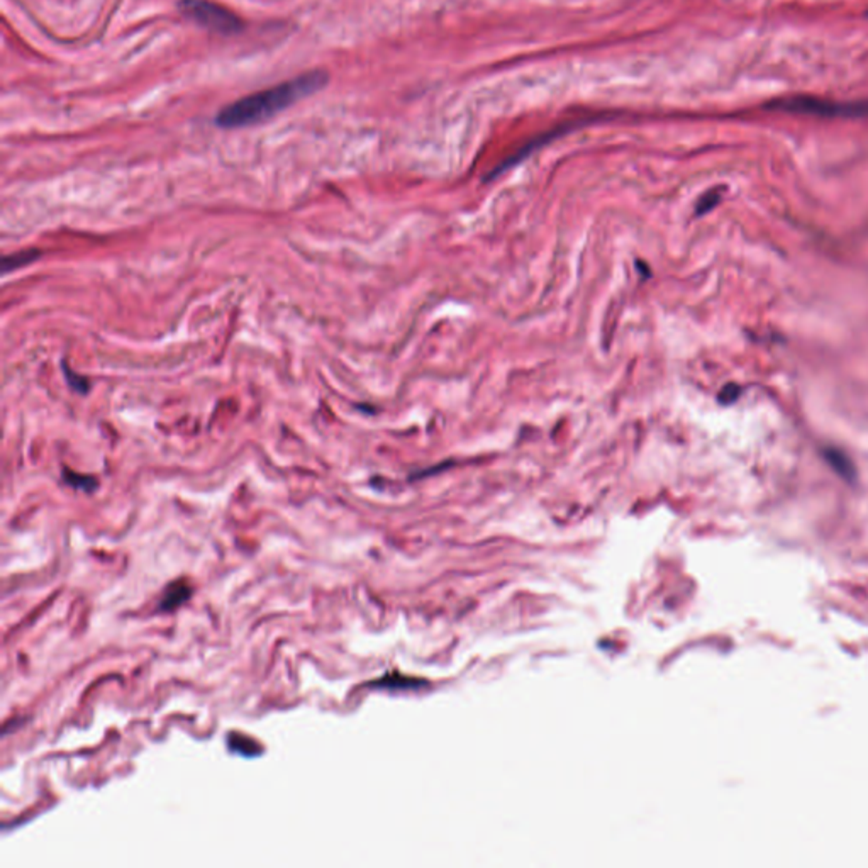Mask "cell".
<instances>
[{
  "mask_svg": "<svg viewBox=\"0 0 868 868\" xmlns=\"http://www.w3.org/2000/svg\"><path fill=\"white\" fill-rule=\"evenodd\" d=\"M327 85L325 70L302 73L299 77L270 87L262 92L243 97L217 114L216 124L226 129L246 128L265 122L278 112L294 106L305 97L313 96Z\"/></svg>",
  "mask_w": 868,
  "mask_h": 868,
  "instance_id": "1",
  "label": "cell"
},
{
  "mask_svg": "<svg viewBox=\"0 0 868 868\" xmlns=\"http://www.w3.org/2000/svg\"><path fill=\"white\" fill-rule=\"evenodd\" d=\"M767 108L770 110L820 118H868V100L836 102L820 97L796 96L772 100Z\"/></svg>",
  "mask_w": 868,
  "mask_h": 868,
  "instance_id": "2",
  "label": "cell"
},
{
  "mask_svg": "<svg viewBox=\"0 0 868 868\" xmlns=\"http://www.w3.org/2000/svg\"><path fill=\"white\" fill-rule=\"evenodd\" d=\"M179 9L187 19L217 35H238L244 26L236 14L211 0H181Z\"/></svg>",
  "mask_w": 868,
  "mask_h": 868,
  "instance_id": "3",
  "label": "cell"
},
{
  "mask_svg": "<svg viewBox=\"0 0 868 868\" xmlns=\"http://www.w3.org/2000/svg\"><path fill=\"white\" fill-rule=\"evenodd\" d=\"M192 594V589L187 582H173L163 594L161 603L158 604V611H171L185 603Z\"/></svg>",
  "mask_w": 868,
  "mask_h": 868,
  "instance_id": "4",
  "label": "cell"
},
{
  "mask_svg": "<svg viewBox=\"0 0 868 868\" xmlns=\"http://www.w3.org/2000/svg\"><path fill=\"white\" fill-rule=\"evenodd\" d=\"M822 455H824V460L832 465V470L836 471L840 477H843V479L850 480V482L855 479V467H853L852 460L848 459L842 450L826 448V450L822 451Z\"/></svg>",
  "mask_w": 868,
  "mask_h": 868,
  "instance_id": "5",
  "label": "cell"
},
{
  "mask_svg": "<svg viewBox=\"0 0 868 868\" xmlns=\"http://www.w3.org/2000/svg\"><path fill=\"white\" fill-rule=\"evenodd\" d=\"M37 256H39L37 252H27V253L14 254V256H9V258H4V260H2L4 272H9V270H14V268H17V266L27 265V264H31L33 260H36Z\"/></svg>",
  "mask_w": 868,
  "mask_h": 868,
  "instance_id": "6",
  "label": "cell"
},
{
  "mask_svg": "<svg viewBox=\"0 0 868 868\" xmlns=\"http://www.w3.org/2000/svg\"><path fill=\"white\" fill-rule=\"evenodd\" d=\"M719 201H721V191H719V189H714V191H711V192L706 193V195L700 199L698 207H696V211H698V216H702V214L709 212L712 207H716V205H718Z\"/></svg>",
  "mask_w": 868,
  "mask_h": 868,
  "instance_id": "7",
  "label": "cell"
},
{
  "mask_svg": "<svg viewBox=\"0 0 868 868\" xmlns=\"http://www.w3.org/2000/svg\"><path fill=\"white\" fill-rule=\"evenodd\" d=\"M739 396H741V387L736 386V384H728V386H724L723 390L719 392L718 400H719V404H723V406H729V404L736 402Z\"/></svg>",
  "mask_w": 868,
  "mask_h": 868,
  "instance_id": "8",
  "label": "cell"
},
{
  "mask_svg": "<svg viewBox=\"0 0 868 868\" xmlns=\"http://www.w3.org/2000/svg\"><path fill=\"white\" fill-rule=\"evenodd\" d=\"M65 374H67V380L70 382V387L75 388L77 392H84L85 394V392L88 390V382H87L85 378H82V377H77V375L73 374L70 368H65Z\"/></svg>",
  "mask_w": 868,
  "mask_h": 868,
  "instance_id": "9",
  "label": "cell"
}]
</instances>
